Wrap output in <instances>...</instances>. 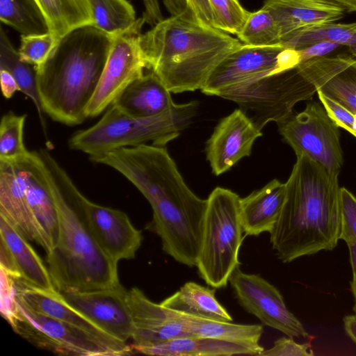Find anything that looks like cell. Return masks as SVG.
<instances>
[{
    "instance_id": "25",
    "label": "cell",
    "mask_w": 356,
    "mask_h": 356,
    "mask_svg": "<svg viewBox=\"0 0 356 356\" xmlns=\"http://www.w3.org/2000/svg\"><path fill=\"white\" fill-rule=\"evenodd\" d=\"M131 347L138 353L159 356L259 355L264 350L261 346H245L197 336L175 338L150 346Z\"/></svg>"
},
{
    "instance_id": "33",
    "label": "cell",
    "mask_w": 356,
    "mask_h": 356,
    "mask_svg": "<svg viewBox=\"0 0 356 356\" xmlns=\"http://www.w3.org/2000/svg\"><path fill=\"white\" fill-rule=\"evenodd\" d=\"M238 38L243 44L252 47L282 45L279 26L270 13L261 8L250 12Z\"/></svg>"
},
{
    "instance_id": "23",
    "label": "cell",
    "mask_w": 356,
    "mask_h": 356,
    "mask_svg": "<svg viewBox=\"0 0 356 356\" xmlns=\"http://www.w3.org/2000/svg\"><path fill=\"white\" fill-rule=\"evenodd\" d=\"M286 193V183L273 179L262 188L241 198L243 231L248 236L270 233L280 216Z\"/></svg>"
},
{
    "instance_id": "7",
    "label": "cell",
    "mask_w": 356,
    "mask_h": 356,
    "mask_svg": "<svg viewBox=\"0 0 356 356\" xmlns=\"http://www.w3.org/2000/svg\"><path fill=\"white\" fill-rule=\"evenodd\" d=\"M240 197L216 187L207 199L196 267L200 277L214 288L225 287L239 266L243 237Z\"/></svg>"
},
{
    "instance_id": "17",
    "label": "cell",
    "mask_w": 356,
    "mask_h": 356,
    "mask_svg": "<svg viewBox=\"0 0 356 356\" xmlns=\"http://www.w3.org/2000/svg\"><path fill=\"white\" fill-rule=\"evenodd\" d=\"M134 331L132 346H150L191 336L177 312L150 300L137 287L129 291Z\"/></svg>"
},
{
    "instance_id": "2",
    "label": "cell",
    "mask_w": 356,
    "mask_h": 356,
    "mask_svg": "<svg viewBox=\"0 0 356 356\" xmlns=\"http://www.w3.org/2000/svg\"><path fill=\"white\" fill-rule=\"evenodd\" d=\"M339 172L297 156L280 216L270 234L277 258L289 263L337 245L341 231Z\"/></svg>"
},
{
    "instance_id": "8",
    "label": "cell",
    "mask_w": 356,
    "mask_h": 356,
    "mask_svg": "<svg viewBox=\"0 0 356 356\" xmlns=\"http://www.w3.org/2000/svg\"><path fill=\"white\" fill-rule=\"evenodd\" d=\"M13 330L33 344L54 353L76 356H121L134 353L127 343L95 336L74 325L37 312L13 300L1 311Z\"/></svg>"
},
{
    "instance_id": "43",
    "label": "cell",
    "mask_w": 356,
    "mask_h": 356,
    "mask_svg": "<svg viewBox=\"0 0 356 356\" xmlns=\"http://www.w3.org/2000/svg\"><path fill=\"white\" fill-rule=\"evenodd\" d=\"M0 83L1 92L6 99L11 98L20 88L14 77L8 71L0 69Z\"/></svg>"
},
{
    "instance_id": "35",
    "label": "cell",
    "mask_w": 356,
    "mask_h": 356,
    "mask_svg": "<svg viewBox=\"0 0 356 356\" xmlns=\"http://www.w3.org/2000/svg\"><path fill=\"white\" fill-rule=\"evenodd\" d=\"M212 26L224 32L238 35L242 30L250 12L238 0H209Z\"/></svg>"
},
{
    "instance_id": "15",
    "label": "cell",
    "mask_w": 356,
    "mask_h": 356,
    "mask_svg": "<svg viewBox=\"0 0 356 356\" xmlns=\"http://www.w3.org/2000/svg\"><path fill=\"white\" fill-rule=\"evenodd\" d=\"M82 207L90 232L111 259L118 263L135 257L143 237L125 213L95 204L84 195Z\"/></svg>"
},
{
    "instance_id": "27",
    "label": "cell",
    "mask_w": 356,
    "mask_h": 356,
    "mask_svg": "<svg viewBox=\"0 0 356 356\" xmlns=\"http://www.w3.org/2000/svg\"><path fill=\"white\" fill-rule=\"evenodd\" d=\"M177 313L191 336L216 339L250 346H260L259 342L264 332L261 325L237 324Z\"/></svg>"
},
{
    "instance_id": "39",
    "label": "cell",
    "mask_w": 356,
    "mask_h": 356,
    "mask_svg": "<svg viewBox=\"0 0 356 356\" xmlns=\"http://www.w3.org/2000/svg\"><path fill=\"white\" fill-rule=\"evenodd\" d=\"M318 98L330 117L339 126L351 134L355 114L341 104L317 90Z\"/></svg>"
},
{
    "instance_id": "26",
    "label": "cell",
    "mask_w": 356,
    "mask_h": 356,
    "mask_svg": "<svg viewBox=\"0 0 356 356\" xmlns=\"http://www.w3.org/2000/svg\"><path fill=\"white\" fill-rule=\"evenodd\" d=\"M216 289L187 282L161 304L177 312L199 318L232 322L227 310L218 301Z\"/></svg>"
},
{
    "instance_id": "1",
    "label": "cell",
    "mask_w": 356,
    "mask_h": 356,
    "mask_svg": "<svg viewBox=\"0 0 356 356\" xmlns=\"http://www.w3.org/2000/svg\"><path fill=\"white\" fill-rule=\"evenodd\" d=\"M90 159L115 169L138 188L151 205L152 229L163 250L178 263L195 266L207 200L188 187L166 149L143 144Z\"/></svg>"
},
{
    "instance_id": "22",
    "label": "cell",
    "mask_w": 356,
    "mask_h": 356,
    "mask_svg": "<svg viewBox=\"0 0 356 356\" xmlns=\"http://www.w3.org/2000/svg\"><path fill=\"white\" fill-rule=\"evenodd\" d=\"M262 8L273 15L282 40L302 29L334 22L345 12L333 0H266Z\"/></svg>"
},
{
    "instance_id": "38",
    "label": "cell",
    "mask_w": 356,
    "mask_h": 356,
    "mask_svg": "<svg viewBox=\"0 0 356 356\" xmlns=\"http://www.w3.org/2000/svg\"><path fill=\"white\" fill-rule=\"evenodd\" d=\"M314 353L309 343H298L293 337H281L274 341L273 346L264 350L259 356H312Z\"/></svg>"
},
{
    "instance_id": "14",
    "label": "cell",
    "mask_w": 356,
    "mask_h": 356,
    "mask_svg": "<svg viewBox=\"0 0 356 356\" xmlns=\"http://www.w3.org/2000/svg\"><path fill=\"white\" fill-rule=\"evenodd\" d=\"M60 295L111 338L123 343L131 339L134 324L129 291L120 284L103 289Z\"/></svg>"
},
{
    "instance_id": "10",
    "label": "cell",
    "mask_w": 356,
    "mask_h": 356,
    "mask_svg": "<svg viewBox=\"0 0 356 356\" xmlns=\"http://www.w3.org/2000/svg\"><path fill=\"white\" fill-rule=\"evenodd\" d=\"M277 124L280 134L296 156L304 155L329 172H340L343 158L339 127L322 104L308 103L302 111Z\"/></svg>"
},
{
    "instance_id": "45",
    "label": "cell",
    "mask_w": 356,
    "mask_h": 356,
    "mask_svg": "<svg viewBox=\"0 0 356 356\" xmlns=\"http://www.w3.org/2000/svg\"><path fill=\"white\" fill-rule=\"evenodd\" d=\"M343 321L346 334L356 343V314L344 316Z\"/></svg>"
},
{
    "instance_id": "20",
    "label": "cell",
    "mask_w": 356,
    "mask_h": 356,
    "mask_svg": "<svg viewBox=\"0 0 356 356\" xmlns=\"http://www.w3.org/2000/svg\"><path fill=\"white\" fill-rule=\"evenodd\" d=\"M0 214L29 240L50 252L48 242L27 199L20 170L14 161L0 160Z\"/></svg>"
},
{
    "instance_id": "37",
    "label": "cell",
    "mask_w": 356,
    "mask_h": 356,
    "mask_svg": "<svg viewBox=\"0 0 356 356\" xmlns=\"http://www.w3.org/2000/svg\"><path fill=\"white\" fill-rule=\"evenodd\" d=\"M341 231L339 240L356 244V197L341 187Z\"/></svg>"
},
{
    "instance_id": "28",
    "label": "cell",
    "mask_w": 356,
    "mask_h": 356,
    "mask_svg": "<svg viewBox=\"0 0 356 356\" xmlns=\"http://www.w3.org/2000/svg\"><path fill=\"white\" fill-rule=\"evenodd\" d=\"M44 12L56 43L68 32L82 26L92 25L89 0H36Z\"/></svg>"
},
{
    "instance_id": "29",
    "label": "cell",
    "mask_w": 356,
    "mask_h": 356,
    "mask_svg": "<svg viewBox=\"0 0 356 356\" xmlns=\"http://www.w3.org/2000/svg\"><path fill=\"white\" fill-rule=\"evenodd\" d=\"M0 69L8 71L17 81L20 92L33 102L38 113L42 129L47 136L44 117L37 84L36 66L22 60L4 30L0 31Z\"/></svg>"
},
{
    "instance_id": "4",
    "label": "cell",
    "mask_w": 356,
    "mask_h": 356,
    "mask_svg": "<svg viewBox=\"0 0 356 356\" xmlns=\"http://www.w3.org/2000/svg\"><path fill=\"white\" fill-rule=\"evenodd\" d=\"M139 43L147 68L173 93L201 90L218 65L243 45L202 22L186 5L141 33Z\"/></svg>"
},
{
    "instance_id": "42",
    "label": "cell",
    "mask_w": 356,
    "mask_h": 356,
    "mask_svg": "<svg viewBox=\"0 0 356 356\" xmlns=\"http://www.w3.org/2000/svg\"><path fill=\"white\" fill-rule=\"evenodd\" d=\"M185 2L199 20L212 26V15L209 0H185Z\"/></svg>"
},
{
    "instance_id": "21",
    "label": "cell",
    "mask_w": 356,
    "mask_h": 356,
    "mask_svg": "<svg viewBox=\"0 0 356 356\" xmlns=\"http://www.w3.org/2000/svg\"><path fill=\"white\" fill-rule=\"evenodd\" d=\"M14 161L20 170L28 201L44 234L51 252L58 241V220L41 159L38 151H33Z\"/></svg>"
},
{
    "instance_id": "44",
    "label": "cell",
    "mask_w": 356,
    "mask_h": 356,
    "mask_svg": "<svg viewBox=\"0 0 356 356\" xmlns=\"http://www.w3.org/2000/svg\"><path fill=\"white\" fill-rule=\"evenodd\" d=\"M347 245L349 250L350 263L353 271L350 288L355 301L353 311L356 314V244L354 243H347Z\"/></svg>"
},
{
    "instance_id": "11",
    "label": "cell",
    "mask_w": 356,
    "mask_h": 356,
    "mask_svg": "<svg viewBox=\"0 0 356 356\" xmlns=\"http://www.w3.org/2000/svg\"><path fill=\"white\" fill-rule=\"evenodd\" d=\"M145 23L143 17L138 18L129 30L113 37L99 83L86 111L87 118L104 112L130 83L144 74L147 63L139 39Z\"/></svg>"
},
{
    "instance_id": "32",
    "label": "cell",
    "mask_w": 356,
    "mask_h": 356,
    "mask_svg": "<svg viewBox=\"0 0 356 356\" xmlns=\"http://www.w3.org/2000/svg\"><path fill=\"white\" fill-rule=\"evenodd\" d=\"M93 24L98 29L115 36L132 27L138 19L127 0H89Z\"/></svg>"
},
{
    "instance_id": "34",
    "label": "cell",
    "mask_w": 356,
    "mask_h": 356,
    "mask_svg": "<svg viewBox=\"0 0 356 356\" xmlns=\"http://www.w3.org/2000/svg\"><path fill=\"white\" fill-rule=\"evenodd\" d=\"M26 114L17 115L10 111L0 123V160L15 161L27 156L29 151L24 141Z\"/></svg>"
},
{
    "instance_id": "41",
    "label": "cell",
    "mask_w": 356,
    "mask_h": 356,
    "mask_svg": "<svg viewBox=\"0 0 356 356\" xmlns=\"http://www.w3.org/2000/svg\"><path fill=\"white\" fill-rule=\"evenodd\" d=\"M143 2L145 12L143 17L145 23L154 26L156 23L163 19L158 0H143ZM178 3V0H165V4L168 9L179 6Z\"/></svg>"
},
{
    "instance_id": "31",
    "label": "cell",
    "mask_w": 356,
    "mask_h": 356,
    "mask_svg": "<svg viewBox=\"0 0 356 356\" xmlns=\"http://www.w3.org/2000/svg\"><path fill=\"white\" fill-rule=\"evenodd\" d=\"M0 19L22 35L50 33L47 19L36 0H0Z\"/></svg>"
},
{
    "instance_id": "12",
    "label": "cell",
    "mask_w": 356,
    "mask_h": 356,
    "mask_svg": "<svg viewBox=\"0 0 356 356\" xmlns=\"http://www.w3.org/2000/svg\"><path fill=\"white\" fill-rule=\"evenodd\" d=\"M300 63L298 50L282 45L243 44L227 56L212 72L201 91L220 97L226 91L270 70L284 71Z\"/></svg>"
},
{
    "instance_id": "30",
    "label": "cell",
    "mask_w": 356,
    "mask_h": 356,
    "mask_svg": "<svg viewBox=\"0 0 356 356\" xmlns=\"http://www.w3.org/2000/svg\"><path fill=\"white\" fill-rule=\"evenodd\" d=\"M322 41L346 46L356 58V22H332L302 29L283 38L282 45L298 50Z\"/></svg>"
},
{
    "instance_id": "13",
    "label": "cell",
    "mask_w": 356,
    "mask_h": 356,
    "mask_svg": "<svg viewBox=\"0 0 356 356\" xmlns=\"http://www.w3.org/2000/svg\"><path fill=\"white\" fill-rule=\"evenodd\" d=\"M229 282L239 305L263 324L290 337H308L299 319L288 309L279 290L259 274L243 272L239 266Z\"/></svg>"
},
{
    "instance_id": "36",
    "label": "cell",
    "mask_w": 356,
    "mask_h": 356,
    "mask_svg": "<svg viewBox=\"0 0 356 356\" xmlns=\"http://www.w3.org/2000/svg\"><path fill=\"white\" fill-rule=\"evenodd\" d=\"M56 42L49 33L43 35H21L18 50L21 59L28 63L38 66L47 58Z\"/></svg>"
},
{
    "instance_id": "46",
    "label": "cell",
    "mask_w": 356,
    "mask_h": 356,
    "mask_svg": "<svg viewBox=\"0 0 356 356\" xmlns=\"http://www.w3.org/2000/svg\"><path fill=\"white\" fill-rule=\"evenodd\" d=\"M345 10L350 13H356V0H333Z\"/></svg>"
},
{
    "instance_id": "18",
    "label": "cell",
    "mask_w": 356,
    "mask_h": 356,
    "mask_svg": "<svg viewBox=\"0 0 356 356\" xmlns=\"http://www.w3.org/2000/svg\"><path fill=\"white\" fill-rule=\"evenodd\" d=\"M0 235L1 268L31 286L56 292L48 268L29 240L2 214H0Z\"/></svg>"
},
{
    "instance_id": "40",
    "label": "cell",
    "mask_w": 356,
    "mask_h": 356,
    "mask_svg": "<svg viewBox=\"0 0 356 356\" xmlns=\"http://www.w3.org/2000/svg\"><path fill=\"white\" fill-rule=\"evenodd\" d=\"M339 46L341 45L332 42L322 41L298 49L300 63L328 56Z\"/></svg>"
},
{
    "instance_id": "19",
    "label": "cell",
    "mask_w": 356,
    "mask_h": 356,
    "mask_svg": "<svg viewBox=\"0 0 356 356\" xmlns=\"http://www.w3.org/2000/svg\"><path fill=\"white\" fill-rule=\"evenodd\" d=\"M305 76L326 96L356 114V58L348 54L300 63Z\"/></svg>"
},
{
    "instance_id": "5",
    "label": "cell",
    "mask_w": 356,
    "mask_h": 356,
    "mask_svg": "<svg viewBox=\"0 0 356 356\" xmlns=\"http://www.w3.org/2000/svg\"><path fill=\"white\" fill-rule=\"evenodd\" d=\"M113 37L93 25L78 27L60 38L36 67L42 110L52 120L75 126L87 118Z\"/></svg>"
},
{
    "instance_id": "16",
    "label": "cell",
    "mask_w": 356,
    "mask_h": 356,
    "mask_svg": "<svg viewBox=\"0 0 356 356\" xmlns=\"http://www.w3.org/2000/svg\"><path fill=\"white\" fill-rule=\"evenodd\" d=\"M261 136V131L240 108L222 118L206 147L207 159L213 173L220 175L242 158L249 156L254 142Z\"/></svg>"
},
{
    "instance_id": "6",
    "label": "cell",
    "mask_w": 356,
    "mask_h": 356,
    "mask_svg": "<svg viewBox=\"0 0 356 356\" xmlns=\"http://www.w3.org/2000/svg\"><path fill=\"white\" fill-rule=\"evenodd\" d=\"M197 106L198 102L192 101L175 104L160 115L134 117L111 104L97 123L73 134L68 140V146L88 154L89 158L148 142L164 147L191 124Z\"/></svg>"
},
{
    "instance_id": "3",
    "label": "cell",
    "mask_w": 356,
    "mask_h": 356,
    "mask_svg": "<svg viewBox=\"0 0 356 356\" xmlns=\"http://www.w3.org/2000/svg\"><path fill=\"white\" fill-rule=\"evenodd\" d=\"M58 220V241L47 254L52 282L60 293L103 289L120 283L118 263L99 246L86 222L83 195L54 156L38 150Z\"/></svg>"
},
{
    "instance_id": "9",
    "label": "cell",
    "mask_w": 356,
    "mask_h": 356,
    "mask_svg": "<svg viewBox=\"0 0 356 356\" xmlns=\"http://www.w3.org/2000/svg\"><path fill=\"white\" fill-rule=\"evenodd\" d=\"M317 87L298 65L283 71L261 73L221 97L236 102L261 131L270 122H282L293 114L298 102L312 99Z\"/></svg>"
},
{
    "instance_id": "24",
    "label": "cell",
    "mask_w": 356,
    "mask_h": 356,
    "mask_svg": "<svg viewBox=\"0 0 356 356\" xmlns=\"http://www.w3.org/2000/svg\"><path fill=\"white\" fill-rule=\"evenodd\" d=\"M175 104L170 90L152 71L134 81L112 103L122 112L134 117L160 115Z\"/></svg>"
}]
</instances>
